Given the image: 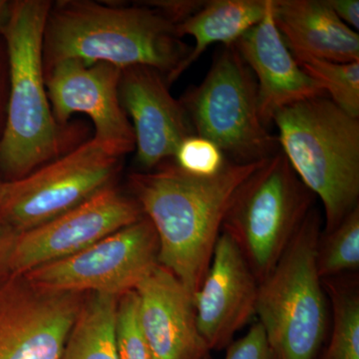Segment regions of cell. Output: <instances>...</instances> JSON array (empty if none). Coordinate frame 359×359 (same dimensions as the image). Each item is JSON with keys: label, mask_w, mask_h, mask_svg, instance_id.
Wrapping results in <instances>:
<instances>
[{"label": "cell", "mask_w": 359, "mask_h": 359, "mask_svg": "<svg viewBox=\"0 0 359 359\" xmlns=\"http://www.w3.org/2000/svg\"><path fill=\"white\" fill-rule=\"evenodd\" d=\"M118 358L153 359L142 332L136 292H127L118 299L116 320Z\"/></svg>", "instance_id": "obj_23"}, {"label": "cell", "mask_w": 359, "mask_h": 359, "mask_svg": "<svg viewBox=\"0 0 359 359\" xmlns=\"http://www.w3.org/2000/svg\"><path fill=\"white\" fill-rule=\"evenodd\" d=\"M159 240L145 216L72 256L23 275L48 292L103 294L133 292L159 266Z\"/></svg>", "instance_id": "obj_9"}, {"label": "cell", "mask_w": 359, "mask_h": 359, "mask_svg": "<svg viewBox=\"0 0 359 359\" xmlns=\"http://www.w3.org/2000/svg\"><path fill=\"white\" fill-rule=\"evenodd\" d=\"M276 27L290 52L334 62L359 61V35L325 0H273Z\"/></svg>", "instance_id": "obj_17"}, {"label": "cell", "mask_w": 359, "mask_h": 359, "mask_svg": "<svg viewBox=\"0 0 359 359\" xmlns=\"http://www.w3.org/2000/svg\"><path fill=\"white\" fill-rule=\"evenodd\" d=\"M264 161L228 160L212 177L192 176L165 162L155 171L129 177L135 200L157 233L160 266L192 297L209 269L233 196Z\"/></svg>", "instance_id": "obj_1"}, {"label": "cell", "mask_w": 359, "mask_h": 359, "mask_svg": "<svg viewBox=\"0 0 359 359\" xmlns=\"http://www.w3.org/2000/svg\"><path fill=\"white\" fill-rule=\"evenodd\" d=\"M297 65L340 109L359 118V61L341 63L292 52Z\"/></svg>", "instance_id": "obj_22"}, {"label": "cell", "mask_w": 359, "mask_h": 359, "mask_svg": "<svg viewBox=\"0 0 359 359\" xmlns=\"http://www.w3.org/2000/svg\"><path fill=\"white\" fill-rule=\"evenodd\" d=\"M273 123L290 167L323 204V231L334 230L359 205V118L321 96L283 108Z\"/></svg>", "instance_id": "obj_4"}, {"label": "cell", "mask_w": 359, "mask_h": 359, "mask_svg": "<svg viewBox=\"0 0 359 359\" xmlns=\"http://www.w3.org/2000/svg\"><path fill=\"white\" fill-rule=\"evenodd\" d=\"M321 280L355 273L359 269V205L330 231H321L316 247Z\"/></svg>", "instance_id": "obj_21"}, {"label": "cell", "mask_w": 359, "mask_h": 359, "mask_svg": "<svg viewBox=\"0 0 359 359\" xmlns=\"http://www.w3.org/2000/svg\"><path fill=\"white\" fill-rule=\"evenodd\" d=\"M259 285L238 245L222 231L193 297L198 330L212 351H224L256 316Z\"/></svg>", "instance_id": "obj_13"}, {"label": "cell", "mask_w": 359, "mask_h": 359, "mask_svg": "<svg viewBox=\"0 0 359 359\" xmlns=\"http://www.w3.org/2000/svg\"><path fill=\"white\" fill-rule=\"evenodd\" d=\"M144 216L136 200L109 186L70 211L18 233L11 276L77 254Z\"/></svg>", "instance_id": "obj_11"}, {"label": "cell", "mask_w": 359, "mask_h": 359, "mask_svg": "<svg viewBox=\"0 0 359 359\" xmlns=\"http://www.w3.org/2000/svg\"><path fill=\"white\" fill-rule=\"evenodd\" d=\"M173 159L182 171L196 177L215 176L228 161L214 142L195 134L181 142Z\"/></svg>", "instance_id": "obj_24"}, {"label": "cell", "mask_w": 359, "mask_h": 359, "mask_svg": "<svg viewBox=\"0 0 359 359\" xmlns=\"http://www.w3.org/2000/svg\"><path fill=\"white\" fill-rule=\"evenodd\" d=\"M269 0H212L205 2L198 13L177 26L180 37H192L195 46L166 77L171 85L212 44L233 46L243 35L261 22Z\"/></svg>", "instance_id": "obj_18"}, {"label": "cell", "mask_w": 359, "mask_h": 359, "mask_svg": "<svg viewBox=\"0 0 359 359\" xmlns=\"http://www.w3.org/2000/svg\"><path fill=\"white\" fill-rule=\"evenodd\" d=\"M314 200L280 151L238 189L222 231L238 245L259 283L289 247Z\"/></svg>", "instance_id": "obj_6"}, {"label": "cell", "mask_w": 359, "mask_h": 359, "mask_svg": "<svg viewBox=\"0 0 359 359\" xmlns=\"http://www.w3.org/2000/svg\"><path fill=\"white\" fill-rule=\"evenodd\" d=\"M330 8L337 14L344 25L349 28L358 30L359 1L358 0H325Z\"/></svg>", "instance_id": "obj_28"}, {"label": "cell", "mask_w": 359, "mask_h": 359, "mask_svg": "<svg viewBox=\"0 0 359 359\" xmlns=\"http://www.w3.org/2000/svg\"><path fill=\"white\" fill-rule=\"evenodd\" d=\"M118 299L103 294L84 297L61 359H119L116 339Z\"/></svg>", "instance_id": "obj_19"}, {"label": "cell", "mask_w": 359, "mask_h": 359, "mask_svg": "<svg viewBox=\"0 0 359 359\" xmlns=\"http://www.w3.org/2000/svg\"><path fill=\"white\" fill-rule=\"evenodd\" d=\"M18 233L0 223V285L11 276V257Z\"/></svg>", "instance_id": "obj_27"}, {"label": "cell", "mask_w": 359, "mask_h": 359, "mask_svg": "<svg viewBox=\"0 0 359 359\" xmlns=\"http://www.w3.org/2000/svg\"><path fill=\"white\" fill-rule=\"evenodd\" d=\"M190 51L176 25L145 4L63 0L52 4L45 25L44 71L75 59L121 70L146 66L167 77Z\"/></svg>", "instance_id": "obj_2"}, {"label": "cell", "mask_w": 359, "mask_h": 359, "mask_svg": "<svg viewBox=\"0 0 359 359\" xmlns=\"http://www.w3.org/2000/svg\"><path fill=\"white\" fill-rule=\"evenodd\" d=\"M233 46L256 79L259 117L268 128L283 108L327 96L320 85L299 67L283 39L273 20V0H269L263 20Z\"/></svg>", "instance_id": "obj_16"}, {"label": "cell", "mask_w": 359, "mask_h": 359, "mask_svg": "<svg viewBox=\"0 0 359 359\" xmlns=\"http://www.w3.org/2000/svg\"><path fill=\"white\" fill-rule=\"evenodd\" d=\"M139 321L153 359H211L201 335L192 295L178 278L158 266L135 290Z\"/></svg>", "instance_id": "obj_15"}, {"label": "cell", "mask_w": 359, "mask_h": 359, "mask_svg": "<svg viewBox=\"0 0 359 359\" xmlns=\"http://www.w3.org/2000/svg\"><path fill=\"white\" fill-rule=\"evenodd\" d=\"M169 87L166 76L154 68L122 70L120 100L133 129L137 163L147 171L172 159L181 142L195 134L183 104Z\"/></svg>", "instance_id": "obj_14"}, {"label": "cell", "mask_w": 359, "mask_h": 359, "mask_svg": "<svg viewBox=\"0 0 359 359\" xmlns=\"http://www.w3.org/2000/svg\"><path fill=\"white\" fill-rule=\"evenodd\" d=\"M11 8H13V1L0 0V36L4 35L7 23L11 18Z\"/></svg>", "instance_id": "obj_29"}, {"label": "cell", "mask_w": 359, "mask_h": 359, "mask_svg": "<svg viewBox=\"0 0 359 359\" xmlns=\"http://www.w3.org/2000/svg\"><path fill=\"white\" fill-rule=\"evenodd\" d=\"M2 185H4V181H1V180H0V191H1Z\"/></svg>", "instance_id": "obj_30"}, {"label": "cell", "mask_w": 359, "mask_h": 359, "mask_svg": "<svg viewBox=\"0 0 359 359\" xmlns=\"http://www.w3.org/2000/svg\"><path fill=\"white\" fill-rule=\"evenodd\" d=\"M180 101L194 133L214 142L230 161L259 162L278 152V140L259 117L256 79L233 45L217 52L202 83Z\"/></svg>", "instance_id": "obj_7"}, {"label": "cell", "mask_w": 359, "mask_h": 359, "mask_svg": "<svg viewBox=\"0 0 359 359\" xmlns=\"http://www.w3.org/2000/svg\"><path fill=\"white\" fill-rule=\"evenodd\" d=\"M123 157L93 137L22 178L4 182L0 223L21 233L70 211L113 185Z\"/></svg>", "instance_id": "obj_8"}, {"label": "cell", "mask_w": 359, "mask_h": 359, "mask_svg": "<svg viewBox=\"0 0 359 359\" xmlns=\"http://www.w3.org/2000/svg\"><path fill=\"white\" fill-rule=\"evenodd\" d=\"M321 216L313 208L259 283L256 316L280 359H316L330 330V304L316 266Z\"/></svg>", "instance_id": "obj_5"}, {"label": "cell", "mask_w": 359, "mask_h": 359, "mask_svg": "<svg viewBox=\"0 0 359 359\" xmlns=\"http://www.w3.org/2000/svg\"><path fill=\"white\" fill-rule=\"evenodd\" d=\"M83 301L9 276L0 285V359H61Z\"/></svg>", "instance_id": "obj_10"}, {"label": "cell", "mask_w": 359, "mask_h": 359, "mask_svg": "<svg viewBox=\"0 0 359 359\" xmlns=\"http://www.w3.org/2000/svg\"><path fill=\"white\" fill-rule=\"evenodd\" d=\"M52 2L13 1L4 30L9 65L6 119L0 136V168L8 181L60 157L63 132L52 113L43 65V39Z\"/></svg>", "instance_id": "obj_3"}, {"label": "cell", "mask_w": 359, "mask_h": 359, "mask_svg": "<svg viewBox=\"0 0 359 359\" xmlns=\"http://www.w3.org/2000/svg\"><path fill=\"white\" fill-rule=\"evenodd\" d=\"M205 1L195 0H153L145 1V6L155 9L165 18L178 26L200 11Z\"/></svg>", "instance_id": "obj_26"}, {"label": "cell", "mask_w": 359, "mask_h": 359, "mask_svg": "<svg viewBox=\"0 0 359 359\" xmlns=\"http://www.w3.org/2000/svg\"><path fill=\"white\" fill-rule=\"evenodd\" d=\"M224 351V359H280L259 321L244 337L233 340Z\"/></svg>", "instance_id": "obj_25"}, {"label": "cell", "mask_w": 359, "mask_h": 359, "mask_svg": "<svg viewBox=\"0 0 359 359\" xmlns=\"http://www.w3.org/2000/svg\"><path fill=\"white\" fill-rule=\"evenodd\" d=\"M330 304V330L316 359H359L358 275L323 280Z\"/></svg>", "instance_id": "obj_20"}, {"label": "cell", "mask_w": 359, "mask_h": 359, "mask_svg": "<svg viewBox=\"0 0 359 359\" xmlns=\"http://www.w3.org/2000/svg\"><path fill=\"white\" fill-rule=\"evenodd\" d=\"M122 70L108 63L68 59L45 70V85L52 113L59 126L76 113L88 116L94 138L126 156L135 150L131 123L119 95Z\"/></svg>", "instance_id": "obj_12"}]
</instances>
